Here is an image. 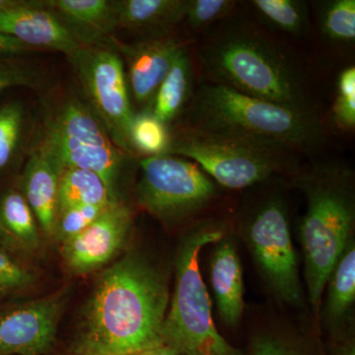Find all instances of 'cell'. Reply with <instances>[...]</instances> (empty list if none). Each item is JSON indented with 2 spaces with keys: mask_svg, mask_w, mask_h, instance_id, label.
Returning a JSON list of instances; mask_svg holds the SVG:
<instances>
[{
  "mask_svg": "<svg viewBox=\"0 0 355 355\" xmlns=\"http://www.w3.org/2000/svg\"><path fill=\"white\" fill-rule=\"evenodd\" d=\"M170 302L167 280L153 261L128 253L102 272L85 313L80 349L88 355H141L163 347Z\"/></svg>",
  "mask_w": 355,
  "mask_h": 355,
  "instance_id": "obj_1",
  "label": "cell"
},
{
  "mask_svg": "<svg viewBox=\"0 0 355 355\" xmlns=\"http://www.w3.org/2000/svg\"><path fill=\"white\" fill-rule=\"evenodd\" d=\"M198 60L209 83L289 108L312 110L294 60L256 28L219 30L200 44Z\"/></svg>",
  "mask_w": 355,
  "mask_h": 355,
  "instance_id": "obj_2",
  "label": "cell"
},
{
  "mask_svg": "<svg viewBox=\"0 0 355 355\" xmlns=\"http://www.w3.org/2000/svg\"><path fill=\"white\" fill-rule=\"evenodd\" d=\"M294 184L302 191L307 210L300 225L308 300L319 314L324 287L350 240L354 239V172L334 163L296 172Z\"/></svg>",
  "mask_w": 355,
  "mask_h": 355,
  "instance_id": "obj_3",
  "label": "cell"
},
{
  "mask_svg": "<svg viewBox=\"0 0 355 355\" xmlns=\"http://www.w3.org/2000/svg\"><path fill=\"white\" fill-rule=\"evenodd\" d=\"M189 128L241 135L289 149L316 150L326 139L313 110L282 106L219 84H202L191 99Z\"/></svg>",
  "mask_w": 355,
  "mask_h": 355,
  "instance_id": "obj_4",
  "label": "cell"
},
{
  "mask_svg": "<svg viewBox=\"0 0 355 355\" xmlns=\"http://www.w3.org/2000/svg\"><path fill=\"white\" fill-rule=\"evenodd\" d=\"M225 224L205 220L184 235L175 259V286L163 324L164 347L180 355H245L217 331L200 270V254L225 236Z\"/></svg>",
  "mask_w": 355,
  "mask_h": 355,
  "instance_id": "obj_5",
  "label": "cell"
},
{
  "mask_svg": "<svg viewBox=\"0 0 355 355\" xmlns=\"http://www.w3.org/2000/svg\"><path fill=\"white\" fill-rule=\"evenodd\" d=\"M295 154L241 135L188 127L172 139L166 155L189 159L224 188L241 190L277 174H295Z\"/></svg>",
  "mask_w": 355,
  "mask_h": 355,
  "instance_id": "obj_6",
  "label": "cell"
},
{
  "mask_svg": "<svg viewBox=\"0 0 355 355\" xmlns=\"http://www.w3.org/2000/svg\"><path fill=\"white\" fill-rule=\"evenodd\" d=\"M42 148L62 169L94 172L114 198L123 167V153L87 103L70 97L50 110L44 123Z\"/></svg>",
  "mask_w": 355,
  "mask_h": 355,
  "instance_id": "obj_7",
  "label": "cell"
},
{
  "mask_svg": "<svg viewBox=\"0 0 355 355\" xmlns=\"http://www.w3.org/2000/svg\"><path fill=\"white\" fill-rule=\"evenodd\" d=\"M216 196L214 180L189 159L159 155L140 161L137 200L161 220L188 218L207 207Z\"/></svg>",
  "mask_w": 355,
  "mask_h": 355,
  "instance_id": "obj_8",
  "label": "cell"
},
{
  "mask_svg": "<svg viewBox=\"0 0 355 355\" xmlns=\"http://www.w3.org/2000/svg\"><path fill=\"white\" fill-rule=\"evenodd\" d=\"M245 235L257 268L275 297L284 304L301 305L304 292L284 200L270 198L248 216Z\"/></svg>",
  "mask_w": 355,
  "mask_h": 355,
  "instance_id": "obj_9",
  "label": "cell"
},
{
  "mask_svg": "<svg viewBox=\"0 0 355 355\" xmlns=\"http://www.w3.org/2000/svg\"><path fill=\"white\" fill-rule=\"evenodd\" d=\"M76 70L88 105L106 128L116 146L132 153L130 104L127 74L120 55L103 46H83L67 55Z\"/></svg>",
  "mask_w": 355,
  "mask_h": 355,
  "instance_id": "obj_10",
  "label": "cell"
},
{
  "mask_svg": "<svg viewBox=\"0 0 355 355\" xmlns=\"http://www.w3.org/2000/svg\"><path fill=\"white\" fill-rule=\"evenodd\" d=\"M53 294L0 314V355H42L53 347L64 306Z\"/></svg>",
  "mask_w": 355,
  "mask_h": 355,
  "instance_id": "obj_11",
  "label": "cell"
},
{
  "mask_svg": "<svg viewBox=\"0 0 355 355\" xmlns=\"http://www.w3.org/2000/svg\"><path fill=\"white\" fill-rule=\"evenodd\" d=\"M132 226L130 209L116 200L80 234L62 243L65 263L78 273L102 268L120 254L127 244Z\"/></svg>",
  "mask_w": 355,
  "mask_h": 355,
  "instance_id": "obj_12",
  "label": "cell"
},
{
  "mask_svg": "<svg viewBox=\"0 0 355 355\" xmlns=\"http://www.w3.org/2000/svg\"><path fill=\"white\" fill-rule=\"evenodd\" d=\"M0 32L30 48L50 49L67 55L85 46L69 25L53 9L46 8L44 2L24 1L0 11Z\"/></svg>",
  "mask_w": 355,
  "mask_h": 355,
  "instance_id": "obj_13",
  "label": "cell"
},
{
  "mask_svg": "<svg viewBox=\"0 0 355 355\" xmlns=\"http://www.w3.org/2000/svg\"><path fill=\"white\" fill-rule=\"evenodd\" d=\"M119 48L128 64V83L137 105L148 110L159 86L164 80L186 44L174 37L159 36Z\"/></svg>",
  "mask_w": 355,
  "mask_h": 355,
  "instance_id": "obj_14",
  "label": "cell"
},
{
  "mask_svg": "<svg viewBox=\"0 0 355 355\" xmlns=\"http://www.w3.org/2000/svg\"><path fill=\"white\" fill-rule=\"evenodd\" d=\"M210 284L222 322L236 328L244 314V279L237 247L226 236L216 243L212 252Z\"/></svg>",
  "mask_w": 355,
  "mask_h": 355,
  "instance_id": "obj_15",
  "label": "cell"
},
{
  "mask_svg": "<svg viewBox=\"0 0 355 355\" xmlns=\"http://www.w3.org/2000/svg\"><path fill=\"white\" fill-rule=\"evenodd\" d=\"M62 170L57 159L39 147L30 156L23 175V196L49 236L55 235Z\"/></svg>",
  "mask_w": 355,
  "mask_h": 355,
  "instance_id": "obj_16",
  "label": "cell"
},
{
  "mask_svg": "<svg viewBox=\"0 0 355 355\" xmlns=\"http://www.w3.org/2000/svg\"><path fill=\"white\" fill-rule=\"evenodd\" d=\"M322 302V321L331 340H338L352 335L350 320L355 302V244L350 240L333 272L324 291Z\"/></svg>",
  "mask_w": 355,
  "mask_h": 355,
  "instance_id": "obj_17",
  "label": "cell"
},
{
  "mask_svg": "<svg viewBox=\"0 0 355 355\" xmlns=\"http://www.w3.org/2000/svg\"><path fill=\"white\" fill-rule=\"evenodd\" d=\"M44 4L60 13L85 46H96V37L109 34L116 28L113 1L51 0Z\"/></svg>",
  "mask_w": 355,
  "mask_h": 355,
  "instance_id": "obj_18",
  "label": "cell"
},
{
  "mask_svg": "<svg viewBox=\"0 0 355 355\" xmlns=\"http://www.w3.org/2000/svg\"><path fill=\"white\" fill-rule=\"evenodd\" d=\"M187 0L113 1L116 27L130 30L164 29L184 20Z\"/></svg>",
  "mask_w": 355,
  "mask_h": 355,
  "instance_id": "obj_19",
  "label": "cell"
},
{
  "mask_svg": "<svg viewBox=\"0 0 355 355\" xmlns=\"http://www.w3.org/2000/svg\"><path fill=\"white\" fill-rule=\"evenodd\" d=\"M193 64L184 48L159 86L148 111L165 125H169L181 114L193 92Z\"/></svg>",
  "mask_w": 355,
  "mask_h": 355,
  "instance_id": "obj_20",
  "label": "cell"
},
{
  "mask_svg": "<svg viewBox=\"0 0 355 355\" xmlns=\"http://www.w3.org/2000/svg\"><path fill=\"white\" fill-rule=\"evenodd\" d=\"M114 198L101 178L87 170H62L58 191V212L80 205H110Z\"/></svg>",
  "mask_w": 355,
  "mask_h": 355,
  "instance_id": "obj_21",
  "label": "cell"
},
{
  "mask_svg": "<svg viewBox=\"0 0 355 355\" xmlns=\"http://www.w3.org/2000/svg\"><path fill=\"white\" fill-rule=\"evenodd\" d=\"M0 222L18 244L35 249L39 246L35 216L24 196L10 190L0 200Z\"/></svg>",
  "mask_w": 355,
  "mask_h": 355,
  "instance_id": "obj_22",
  "label": "cell"
},
{
  "mask_svg": "<svg viewBox=\"0 0 355 355\" xmlns=\"http://www.w3.org/2000/svg\"><path fill=\"white\" fill-rule=\"evenodd\" d=\"M172 137L168 125L159 121L148 110L135 114L130 132V146L133 153L146 157L166 155Z\"/></svg>",
  "mask_w": 355,
  "mask_h": 355,
  "instance_id": "obj_23",
  "label": "cell"
},
{
  "mask_svg": "<svg viewBox=\"0 0 355 355\" xmlns=\"http://www.w3.org/2000/svg\"><path fill=\"white\" fill-rule=\"evenodd\" d=\"M256 12L268 24L288 34L299 35L308 25V8L298 0H254Z\"/></svg>",
  "mask_w": 355,
  "mask_h": 355,
  "instance_id": "obj_24",
  "label": "cell"
},
{
  "mask_svg": "<svg viewBox=\"0 0 355 355\" xmlns=\"http://www.w3.org/2000/svg\"><path fill=\"white\" fill-rule=\"evenodd\" d=\"M321 29L324 36L336 43H354L355 40L354 0L326 2L322 10Z\"/></svg>",
  "mask_w": 355,
  "mask_h": 355,
  "instance_id": "obj_25",
  "label": "cell"
},
{
  "mask_svg": "<svg viewBox=\"0 0 355 355\" xmlns=\"http://www.w3.org/2000/svg\"><path fill=\"white\" fill-rule=\"evenodd\" d=\"M249 355H319L301 336L280 331H266L252 338Z\"/></svg>",
  "mask_w": 355,
  "mask_h": 355,
  "instance_id": "obj_26",
  "label": "cell"
},
{
  "mask_svg": "<svg viewBox=\"0 0 355 355\" xmlns=\"http://www.w3.org/2000/svg\"><path fill=\"white\" fill-rule=\"evenodd\" d=\"M24 123V107L21 103H8L0 108V171L13 160L22 139Z\"/></svg>",
  "mask_w": 355,
  "mask_h": 355,
  "instance_id": "obj_27",
  "label": "cell"
},
{
  "mask_svg": "<svg viewBox=\"0 0 355 355\" xmlns=\"http://www.w3.org/2000/svg\"><path fill=\"white\" fill-rule=\"evenodd\" d=\"M333 120L336 127L345 132L355 128V67L340 72L336 83V96L333 106Z\"/></svg>",
  "mask_w": 355,
  "mask_h": 355,
  "instance_id": "obj_28",
  "label": "cell"
},
{
  "mask_svg": "<svg viewBox=\"0 0 355 355\" xmlns=\"http://www.w3.org/2000/svg\"><path fill=\"white\" fill-rule=\"evenodd\" d=\"M110 205H80L62 210L58 214L53 236L62 244L76 237L101 216Z\"/></svg>",
  "mask_w": 355,
  "mask_h": 355,
  "instance_id": "obj_29",
  "label": "cell"
},
{
  "mask_svg": "<svg viewBox=\"0 0 355 355\" xmlns=\"http://www.w3.org/2000/svg\"><path fill=\"white\" fill-rule=\"evenodd\" d=\"M234 6L231 0H187L184 20L191 29H205L225 17Z\"/></svg>",
  "mask_w": 355,
  "mask_h": 355,
  "instance_id": "obj_30",
  "label": "cell"
},
{
  "mask_svg": "<svg viewBox=\"0 0 355 355\" xmlns=\"http://www.w3.org/2000/svg\"><path fill=\"white\" fill-rule=\"evenodd\" d=\"M31 272L16 263L0 246V293H11L32 286Z\"/></svg>",
  "mask_w": 355,
  "mask_h": 355,
  "instance_id": "obj_31",
  "label": "cell"
},
{
  "mask_svg": "<svg viewBox=\"0 0 355 355\" xmlns=\"http://www.w3.org/2000/svg\"><path fill=\"white\" fill-rule=\"evenodd\" d=\"M36 79L34 70L11 62H0V93L15 86L35 85Z\"/></svg>",
  "mask_w": 355,
  "mask_h": 355,
  "instance_id": "obj_32",
  "label": "cell"
},
{
  "mask_svg": "<svg viewBox=\"0 0 355 355\" xmlns=\"http://www.w3.org/2000/svg\"><path fill=\"white\" fill-rule=\"evenodd\" d=\"M31 50L32 48L21 43L18 40L0 32V55L2 57L19 55Z\"/></svg>",
  "mask_w": 355,
  "mask_h": 355,
  "instance_id": "obj_33",
  "label": "cell"
},
{
  "mask_svg": "<svg viewBox=\"0 0 355 355\" xmlns=\"http://www.w3.org/2000/svg\"><path fill=\"white\" fill-rule=\"evenodd\" d=\"M331 355H355V345L352 335L338 340H333Z\"/></svg>",
  "mask_w": 355,
  "mask_h": 355,
  "instance_id": "obj_34",
  "label": "cell"
},
{
  "mask_svg": "<svg viewBox=\"0 0 355 355\" xmlns=\"http://www.w3.org/2000/svg\"><path fill=\"white\" fill-rule=\"evenodd\" d=\"M18 245L19 244H18L17 241L14 239L12 236L9 234L8 231L4 228V226L0 222V246L11 250L17 248Z\"/></svg>",
  "mask_w": 355,
  "mask_h": 355,
  "instance_id": "obj_35",
  "label": "cell"
},
{
  "mask_svg": "<svg viewBox=\"0 0 355 355\" xmlns=\"http://www.w3.org/2000/svg\"><path fill=\"white\" fill-rule=\"evenodd\" d=\"M141 355H180L178 354L177 352H175L174 350L170 349L169 347H156V349H153L151 350H148V352H144Z\"/></svg>",
  "mask_w": 355,
  "mask_h": 355,
  "instance_id": "obj_36",
  "label": "cell"
},
{
  "mask_svg": "<svg viewBox=\"0 0 355 355\" xmlns=\"http://www.w3.org/2000/svg\"><path fill=\"white\" fill-rule=\"evenodd\" d=\"M24 1H16V0H0V11L7 10V9L14 8L19 6Z\"/></svg>",
  "mask_w": 355,
  "mask_h": 355,
  "instance_id": "obj_37",
  "label": "cell"
},
{
  "mask_svg": "<svg viewBox=\"0 0 355 355\" xmlns=\"http://www.w3.org/2000/svg\"><path fill=\"white\" fill-rule=\"evenodd\" d=\"M83 355H88V354H83Z\"/></svg>",
  "mask_w": 355,
  "mask_h": 355,
  "instance_id": "obj_38",
  "label": "cell"
}]
</instances>
